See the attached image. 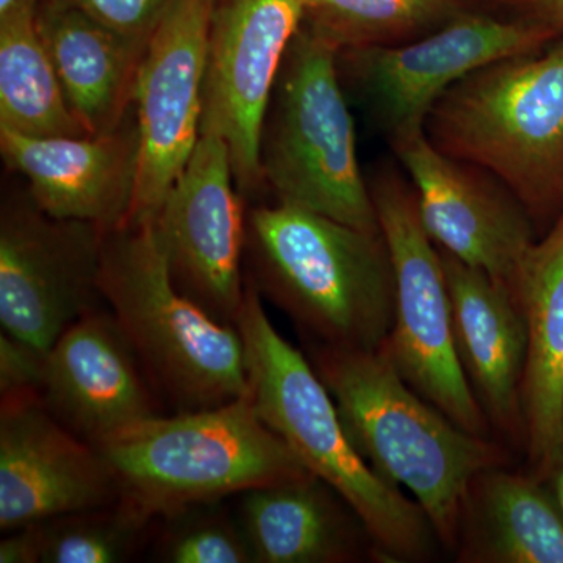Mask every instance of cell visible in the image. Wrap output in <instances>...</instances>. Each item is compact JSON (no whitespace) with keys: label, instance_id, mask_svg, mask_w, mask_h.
<instances>
[{"label":"cell","instance_id":"27","mask_svg":"<svg viewBox=\"0 0 563 563\" xmlns=\"http://www.w3.org/2000/svg\"><path fill=\"white\" fill-rule=\"evenodd\" d=\"M76 9L110 31L147 46L174 0H43Z\"/></svg>","mask_w":563,"mask_h":563},{"label":"cell","instance_id":"25","mask_svg":"<svg viewBox=\"0 0 563 563\" xmlns=\"http://www.w3.org/2000/svg\"><path fill=\"white\" fill-rule=\"evenodd\" d=\"M151 518L120 501L40 525L41 563H118L132 558Z\"/></svg>","mask_w":563,"mask_h":563},{"label":"cell","instance_id":"3","mask_svg":"<svg viewBox=\"0 0 563 563\" xmlns=\"http://www.w3.org/2000/svg\"><path fill=\"white\" fill-rule=\"evenodd\" d=\"M236 328L246 352L251 398L265 424L310 473L354 507L384 563L432 561L440 542L428 515L358 454L312 362L274 328L247 279Z\"/></svg>","mask_w":563,"mask_h":563},{"label":"cell","instance_id":"12","mask_svg":"<svg viewBox=\"0 0 563 563\" xmlns=\"http://www.w3.org/2000/svg\"><path fill=\"white\" fill-rule=\"evenodd\" d=\"M303 21L302 0H217L211 16L202 124L224 136L243 199L265 190L263 121L285 54Z\"/></svg>","mask_w":563,"mask_h":563},{"label":"cell","instance_id":"4","mask_svg":"<svg viewBox=\"0 0 563 563\" xmlns=\"http://www.w3.org/2000/svg\"><path fill=\"white\" fill-rule=\"evenodd\" d=\"M424 133L501 181L542 236L563 213V38L463 77L432 107Z\"/></svg>","mask_w":563,"mask_h":563},{"label":"cell","instance_id":"2","mask_svg":"<svg viewBox=\"0 0 563 563\" xmlns=\"http://www.w3.org/2000/svg\"><path fill=\"white\" fill-rule=\"evenodd\" d=\"M246 279L309 344L376 351L395 320V277L383 232L276 202L246 210Z\"/></svg>","mask_w":563,"mask_h":563},{"label":"cell","instance_id":"13","mask_svg":"<svg viewBox=\"0 0 563 563\" xmlns=\"http://www.w3.org/2000/svg\"><path fill=\"white\" fill-rule=\"evenodd\" d=\"M214 3L174 0L141 58L133 95L140 169L128 221H157L198 143Z\"/></svg>","mask_w":563,"mask_h":563},{"label":"cell","instance_id":"22","mask_svg":"<svg viewBox=\"0 0 563 563\" xmlns=\"http://www.w3.org/2000/svg\"><path fill=\"white\" fill-rule=\"evenodd\" d=\"M35 20L70 109L90 135L113 132L133 109L146 46L69 7L41 2Z\"/></svg>","mask_w":563,"mask_h":563},{"label":"cell","instance_id":"18","mask_svg":"<svg viewBox=\"0 0 563 563\" xmlns=\"http://www.w3.org/2000/svg\"><path fill=\"white\" fill-rule=\"evenodd\" d=\"M440 250V247H439ZM459 362L499 442L526 451L521 387L528 332L509 285L440 250Z\"/></svg>","mask_w":563,"mask_h":563},{"label":"cell","instance_id":"14","mask_svg":"<svg viewBox=\"0 0 563 563\" xmlns=\"http://www.w3.org/2000/svg\"><path fill=\"white\" fill-rule=\"evenodd\" d=\"M121 501L98 448L70 432L36 391L2 396L0 529L14 531Z\"/></svg>","mask_w":563,"mask_h":563},{"label":"cell","instance_id":"24","mask_svg":"<svg viewBox=\"0 0 563 563\" xmlns=\"http://www.w3.org/2000/svg\"><path fill=\"white\" fill-rule=\"evenodd\" d=\"M303 24L336 51L399 46L466 11L461 0H302Z\"/></svg>","mask_w":563,"mask_h":563},{"label":"cell","instance_id":"28","mask_svg":"<svg viewBox=\"0 0 563 563\" xmlns=\"http://www.w3.org/2000/svg\"><path fill=\"white\" fill-rule=\"evenodd\" d=\"M44 357L46 352H41L2 331L0 333V395L38 393L41 379H43Z\"/></svg>","mask_w":563,"mask_h":563},{"label":"cell","instance_id":"33","mask_svg":"<svg viewBox=\"0 0 563 563\" xmlns=\"http://www.w3.org/2000/svg\"><path fill=\"white\" fill-rule=\"evenodd\" d=\"M492 2L504 3V5L512 7L514 0H492Z\"/></svg>","mask_w":563,"mask_h":563},{"label":"cell","instance_id":"10","mask_svg":"<svg viewBox=\"0 0 563 563\" xmlns=\"http://www.w3.org/2000/svg\"><path fill=\"white\" fill-rule=\"evenodd\" d=\"M106 229L46 213L27 185L3 190L0 207V324L41 352L102 299Z\"/></svg>","mask_w":563,"mask_h":563},{"label":"cell","instance_id":"7","mask_svg":"<svg viewBox=\"0 0 563 563\" xmlns=\"http://www.w3.org/2000/svg\"><path fill=\"white\" fill-rule=\"evenodd\" d=\"M336 52L302 22L282 62L263 121V184L276 202L380 233L358 163Z\"/></svg>","mask_w":563,"mask_h":563},{"label":"cell","instance_id":"11","mask_svg":"<svg viewBox=\"0 0 563 563\" xmlns=\"http://www.w3.org/2000/svg\"><path fill=\"white\" fill-rule=\"evenodd\" d=\"M166 263L181 295L236 325L246 295V210L224 136L201 124L190 161L157 218Z\"/></svg>","mask_w":563,"mask_h":563},{"label":"cell","instance_id":"32","mask_svg":"<svg viewBox=\"0 0 563 563\" xmlns=\"http://www.w3.org/2000/svg\"><path fill=\"white\" fill-rule=\"evenodd\" d=\"M43 0H0V21L22 13H35Z\"/></svg>","mask_w":563,"mask_h":563},{"label":"cell","instance_id":"17","mask_svg":"<svg viewBox=\"0 0 563 563\" xmlns=\"http://www.w3.org/2000/svg\"><path fill=\"white\" fill-rule=\"evenodd\" d=\"M140 150L135 106L106 135L27 136L0 129L5 165L25 181L41 209L106 231L131 217Z\"/></svg>","mask_w":563,"mask_h":563},{"label":"cell","instance_id":"5","mask_svg":"<svg viewBox=\"0 0 563 563\" xmlns=\"http://www.w3.org/2000/svg\"><path fill=\"white\" fill-rule=\"evenodd\" d=\"M99 285L155 391L176 412L250 395L242 333L177 290L157 222L106 231Z\"/></svg>","mask_w":563,"mask_h":563},{"label":"cell","instance_id":"26","mask_svg":"<svg viewBox=\"0 0 563 563\" xmlns=\"http://www.w3.org/2000/svg\"><path fill=\"white\" fill-rule=\"evenodd\" d=\"M162 555L172 563H254L242 526L213 515L176 528L163 543Z\"/></svg>","mask_w":563,"mask_h":563},{"label":"cell","instance_id":"31","mask_svg":"<svg viewBox=\"0 0 563 563\" xmlns=\"http://www.w3.org/2000/svg\"><path fill=\"white\" fill-rule=\"evenodd\" d=\"M536 476H539L550 487L563 509V440L550 462Z\"/></svg>","mask_w":563,"mask_h":563},{"label":"cell","instance_id":"8","mask_svg":"<svg viewBox=\"0 0 563 563\" xmlns=\"http://www.w3.org/2000/svg\"><path fill=\"white\" fill-rule=\"evenodd\" d=\"M395 277V320L379 347L404 380L474 435L496 439L459 362L442 254L409 177L379 166L368 180Z\"/></svg>","mask_w":563,"mask_h":563},{"label":"cell","instance_id":"23","mask_svg":"<svg viewBox=\"0 0 563 563\" xmlns=\"http://www.w3.org/2000/svg\"><path fill=\"white\" fill-rule=\"evenodd\" d=\"M35 13L0 21V129L27 136H88L70 109Z\"/></svg>","mask_w":563,"mask_h":563},{"label":"cell","instance_id":"19","mask_svg":"<svg viewBox=\"0 0 563 563\" xmlns=\"http://www.w3.org/2000/svg\"><path fill=\"white\" fill-rule=\"evenodd\" d=\"M242 495L240 526L254 563L384 562L361 515L312 473Z\"/></svg>","mask_w":563,"mask_h":563},{"label":"cell","instance_id":"16","mask_svg":"<svg viewBox=\"0 0 563 563\" xmlns=\"http://www.w3.org/2000/svg\"><path fill=\"white\" fill-rule=\"evenodd\" d=\"M38 395L62 424L92 446L161 415V396L120 322L99 307L46 352Z\"/></svg>","mask_w":563,"mask_h":563},{"label":"cell","instance_id":"30","mask_svg":"<svg viewBox=\"0 0 563 563\" xmlns=\"http://www.w3.org/2000/svg\"><path fill=\"white\" fill-rule=\"evenodd\" d=\"M512 9L517 18L539 25L555 40L563 38V0H514Z\"/></svg>","mask_w":563,"mask_h":563},{"label":"cell","instance_id":"1","mask_svg":"<svg viewBox=\"0 0 563 563\" xmlns=\"http://www.w3.org/2000/svg\"><path fill=\"white\" fill-rule=\"evenodd\" d=\"M351 443L393 487L407 488L453 553L463 496L474 476L514 465L498 439L474 435L413 390L379 350L309 344Z\"/></svg>","mask_w":563,"mask_h":563},{"label":"cell","instance_id":"21","mask_svg":"<svg viewBox=\"0 0 563 563\" xmlns=\"http://www.w3.org/2000/svg\"><path fill=\"white\" fill-rule=\"evenodd\" d=\"M453 554L461 563H563L561 504L529 470H483L463 496Z\"/></svg>","mask_w":563,"mask_h":563},{"label":"cell","instance_id":"29","mask_svg":"<svg viewBox=\"0 0 563 563\" xmlns=\"http://www.w3.org/2000/svg\"><path fill=\"white\" fill-rule=\"evenodd\" d=\"M40 559L38 523L7 532V539L0 542V563H38Z\"/></svg>","mask_w":563,"mask_h":563},{"label":"cell","instance_id":"6","mask_svg":"<svg viewBox=\"0 0 563 563\" xmlns=\"http://www.w3.org/2000/svg\"><path fill=\"white\" fill-rule=\"evenodd\" d=\"M121 501L147 518L310 474L262 420L250 395L136 422L98 444Z\"/></svg>","mask_w":563,"mask_h":563},{"label":"cell","instance_id":"20","mask_svg":"<svg viewBox=\"0 0 563 563\" xmlns=\"http://www.w3.org/2000/svg\"><path fill=\"white\" fill-rule=\"evenodd\" d=\"M528 332L521 404L528 470L542 472L563 440V213L510 284Z\"/></svg>","mask_w":563,"mask_h":563},{"label":"cell","instance_id":"15","mask_svg":"<svg viewBox=\"0 0 563 563\" xmlns=\"http://www.w3.org/2000/svg\"><path fill=\"white\" fill-rule=\"evenodd\" d=\"M440 250L506 284L539 240L528 211L490 173L437 150L424 132L390 144Z\"/></svg>","mask_w":563,"mask_h":563},{"label":"cell","instance_id":"9","mask_svg":"<svg viewBox=\"0 0 563 563\" xmlns=\"http://www.w3.org/2000/svg\"><path fill=\"white\" fill-rule=\"evenodd\" d=\"M554 36L521 18L466 10L439 31L399 46L336 52L344 91L388 144L424 132L437 101L487 63L540 49Z\"/></svg>","mask_w":563,"mask_h":563}]
</instances>
